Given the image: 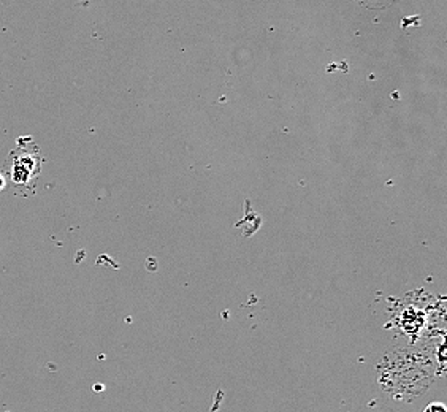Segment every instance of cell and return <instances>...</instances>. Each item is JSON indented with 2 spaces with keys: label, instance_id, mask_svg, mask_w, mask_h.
Masks as SVG:
<instances>
[{
  "label": "cell",
  "instance_id": "6da1fadb",
  "mask_svg": "<svg viewBox=\"0 0 447 412\" xmlns=\"http://www.w3.org/2000/svg\"><path fill=\"white\" fill-rule=\"evenodd\" d=\"M43 157L37 145H21L11 149L3 163V174L15 194L29 197L35 192V184L40 178Z\"/></svg>",
  "mask_w": 447,
  "mask_h": 412
},
{
  "label": "cell",
  "instance_id": "7a4b0ae2",
  "mask_svg": "<svg viewBox=\"0 0 447 412\" xmlns=\"http://www.w3.org/2000/svg\"><path fill=\"white\" fill-rule=\"evenodd\" d=\"M422 412H447V408H446L444 403L434 402V403H430Z\"/></svg>",
  "mask_w": 447,
  "mask_h": 412
},
{
  "label": "cell",
  "instance_id": "3957f363",
  "mask_svg": "<svg viewBox=\"0 0 447 412\" xmlns=\"http://www.w3.org/2000/svg\"><path fill=\"white\" fill-rule=\"evenodd\" d=\"M7 186H8V181H7V178H5V174L3 172L0 170V195L3 194L5 189H7Z\"/></svg>",
  "mask_w": 447,
  "mask_h": 412
}]
</instances>
